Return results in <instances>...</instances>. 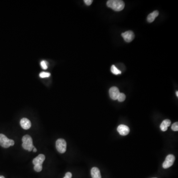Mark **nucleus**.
Wrapping results in <instances>:
<instances>
[{"label":"nucleus","mask_w":178,"mask_h":178,"mask_svg":"<svg viewBox=\"0 0 178 178\" xmlns=\"http://www.w3.org/2000/svg\"><path fill=\"white\" fill-rule=\"evenodd\" d=\"M107 6L117 12L122 11L125 7V3L121 0H110L107 2Z\"/></svg>","instance_id":"f257e3e1"},{"label":"nucleus","mask_w":178,"mask_h":178,"mask_svg":"<svg viewBox=\"0 0 178 178\" xmlns=\"http://www.w3.org/2000/svg\"><path fill=\"white\" fill-rule=\"evenodd\" d=\"M45 156L43 154H40L37 157L33 160L32 162L34 165V169L37 172H40L42 170L43 166L44 161H45Z\"/></svg>","instance_id":"f03ea898"},{"label":"nucleus","mask_w":178,"mask_h":178,"mask_svg":"<svg viewBox=\"0 0 178 178\" xmlns=\"http://www.w3.org/2000/svg\"><path fill=\"white\" fill-rule=\"evenodd\" d=\"M22 146L24 149L28 150V152H31L33 150L34 146L33 145V140L30 136L28 134L24 136L22 138Z\"/></svg>","instance_id":"7ed1b4c3"},{"label":"nucleus","mask_w":178,"mask_h":178,"mask_svg":"<svg viewBox=\"0 0 178 178\" xmlns=\"http://www.w3.org/2000/svg\"><path fill=\"white\" fill-rule=\"evenodd\" d=\"M15 145V141L8 138L5 134H0V145L4 148H8Z\"/></svg>","instance_id":"20e7f679"},{"label":"nucleus","mask_w":178,"mask_h":178,"mask_svg":"<svg viewBox=\"0 0 178 178\" xmlns=\"http://www.w3.org/2000/svg\"><path fill=\"white\" fill-rule=\"evenodd\" d=\"M55 146L59 153H64L66 152L67 144L66 141L63 138H58L57 140L55 142Z\"/></svg>","instance_id":"39448f33"},{"label":"nucleus","mask_w":178,"mask_h":178,"mask_svg":"<svg viewBox=\"0 0 178 178\" xmlns=\"http://www.w3.org/2000/svg\"><path fill=\"white\" fill-rule=\"evenodd\" d=\"M175 160V157L172 154H169L167 156L165 161H164L163 163V167L164 169H167L173 165L174 161Z\"/></svg>","instance_id":"423d86ee"},{"label":"nucleus","mask_w":178,"mask_h":178,"mask_svg":"<svg viewBox=\"0 0 178 178\" xmlns=\"http://www.w3.org/2000/svg\"><path fill=\"white\" fill-rule=\"evenodd\" d=\"M120 93L118 88L116 87H111L109 91L110 96L113 100H117Z\"/></svg>","instance_id":"0eeeda50"},{"label":"nucleus","mask_w":178,"mask_h":178,"mask_svg":"<svg viewBox=\"0 0 178 178\" xmlns=\"http://www.w3.org/2000/svg\"><path fill=\"white\" fill-rule=\"evenodd\" d=\"M121 35L126 42H131L134 38V33L132 31H127L123 33Z\"/></svg>","instance_id":"6e6552de"},{"label":"nucleus","mask_w":178,"mask_h":178,"mask_svg":"<svg viewBox=\"0 0 178 178\" xmlns=\"http://www.w3.org/2000/svg\"><path fill=\"white\" fill-rule=\"evenodd\" d=\"M117 131L122 136H126L129 133L130 129L127 126L122 124L118 127Z\"/></svg>","instance_id":"1a4fd4ad"},{"label":"nucleus","mask_w":178,"mask_h":178,"mask_svg":"<svg viewBox=\"0 0 178 178\" xmlns=\"http://www.w3.org/2000/svg\"><path fill=\"white\" fill-rule=\"evenodd\" d=\"M20 124L21 127L24 130L29 129L31 127V122L26 118H23L21 119L20 121Z\"/></svg>","instance_id":"9d476101"},{"label":"nucleus","mask_w":178,"mask_h":178,"mask_svg":"<svg viewBox=\"0 0 178 178\" xmlns=\"http://www.w3.org/2000/svg\"><path fill=\"white\" fill-rule=\"evenodd\" d=\"M91 173L92 178H102L100 171L98 168H92L91 169Z\"/></svg>","instance_id":"9b49d317"},{"label":"nucleus","mask_w":178,"mask_h":178,"mask_svg":"<svg viewBox=\"0 0 178 178\" xmlns=\"http://www.w3.org/2000/svg\"><path fill=\"white\" fill-rule=\"evenodd\" d=\"M171 124V121L169 119H166L162 122L161 125L160 126V128L162 131H166L167 130L168 127L170 126Z\"/></svg>","instance_id":"f8f14e48"},{"label":"nucleus","mask_w":178,"mask_h":178,"mask_svg":"<svg viewBox=\"0 0 178 178\" xmlns=\"http://www.w3.org/2000/svg\"><path fill=\"white\" fill-rule=\"evenodd\" d=\"M159 15V12L157 11H155L150 13L147 17V20L149 23H152L154 21L156 17Z\"/></svg>","instance_id":"ddd939ff"},{"label":"nucleus","mask_w":178,"mask_h":178,"mask_svg":"<svg viewBox=\"0 0 178 178\" xmlns=\"http://www.w3.org/2000/svg\"><path fill=\"white\" fill-rule=\"evenodd\" d=\"M111 72L115 75H119L121 74V71L117 68L114 65H112L111 68Z\"/></svg>","instance_id":"4468645a"},{"label":"nucleus","mask_w":178,"mask_h":178,"mask_svg":"<svg viewBox=\"0 0 178 178\" xmlns=\"http://www.w3.org/2000/svg\"><path fill=\"white\" fill-rule=\"evenodd\" d=\"M126 96L125 94L123 93H121L119 95L118 97L117 100L119 102H124V100H125Z\"/></svg>","instance_id":"2eb2a0df"},{"label":"nucleus","mask_w":178,"mask_h":178,"mask_svg":"<svg viewBox=\"0 0 178 178\" xmlns=\"http://www.w3.org/2000/svg\"><path fill=\"white\" fill-rule=\"evenodd\" d=\"M50 75L51 74L50 73L45 72H42L39 74L40 77L42 78H47L50 76Z\"/></svg>","instance_id":"dca6fc26"},{"label":"nucleus","mask_w":178,"mask_h":178,"mask_svg":"<svg viewBox=\"0 0 178 178\" xmlns=\"http://www.w3.org/2000/svg\"><path fill=\"white\" fill-rule=\"evenodd\" d=\"M41 65V67L43 69H47V65L46 61H42L40 63Z\"/></svg>","instance_id":"f3484780"},{"label":"nucleus","mask_w":178,"mask_h":178,"mask_svg":"<svg viewBox=\"0 0 178 178\" xmlns=\"http://www.w3.org/2000/svg\"><path fill=\"white\" fill-rule=\"evenodd\" d=\"M171 129L172 130L174 131H178V123L175 122L174 124H172L171 126Z\"/></svg>","instance_id":"a211bd4d"},{"label":"nucleus","mask_w":178,"mask_h":178,"mask_svg":"<svg viewBox=\"0 0 178 178\" xmlns=\"http://www.w3.org/2000/svg\"><path fill=\"white\" fill-rule=\"evenodd\" d=\"M84 3L86 5H90L92 4V0H85Z\"/></svg>","instance_id":"6ab92c4d"},{"label":"nucleus","mask_w":178,"mask_h":178,"mask_svg":"<svg viewBox=\"0 0 178 178\" xmlns=\"http://www.w3.org/2000/svg\"><path fill=\"white\" fill-rule=\"evenodd\" d=\"M72 176V175L70 172H67L63 178H71Z\"/></svg>","instance_id":"aec40b11"},{"label":"nucleus","mask_w":178,"mask_h":178,"mask_svg":"<svg viewBox=\"0 0 178 178\" xmlns=\"http://www.w3.org/2000/svg\"><path fill=\"white\" fill-rule=\"evenodd\" d=\"M33 150V152H37V149H36L35 147L33 148V150Z\"/></svg>","instance_id":"412c9836"},{"label":"nucleus","mask_w":178,"mask_h":178,"mask_svg":"<svg viewBox=\"0 0 178 178\" xmlns=\"http://www.w3.org/2000/svg\"><path fill=\"white\" fill-rule=\"evenodd\" d=\"M176 96H177V97H178V91H177V92H176Z\"/></svg>","instance_id":"4be33fe9"},{"label":"nucleus","mask_w":178,"mask_h":178,"mask_svg":"<svg viewBox=\"0 0 178 178\" xmlns=\"http://www.w3.org/2000/svg\"><path fill=\"white\" fill-rule=\"evenodd\" d=\"M0 178H5L3 176H0Z\"/></svg>","instance_id":"5701e85b"},{"label":"nucleus","mask_w":178,"mask_h":178,"mask_svg":"<svg viewBox=\"0 0 178 178\" xmlns=\"http://www.w3.org/2000/svg\"></svg>","instance_id":"b1692460"}]
</instances>
